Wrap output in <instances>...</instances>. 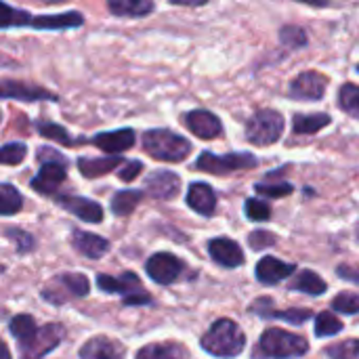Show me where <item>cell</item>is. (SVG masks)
<instances>
[{
    "label": "cell",
    "instance_id": "ab89813d",
    "mask_svg": "<svg viewBox=\"0 0 359 359\" xmlns=\"http://www.w3.org/2000/svg\"><path fill=\"white\" fill-rule=\"evenodd\" d=\"M332 307H334L337 311H341V313H347V316L359 313V294H353V292H341L339 297H334Z\"/></svg>",
    "mask_w": 359,
    "mask_h": 359
},
{
    "label": "cell",
    "instance_id": "f35d334b",
    "mask_svg": "<svg viewBox=\"0 0 359 359\" xmlns=\"http://www.w3.org/2000/svg\"><path fill=\"white\" fill-rule=\"evenodd\" d=\"M25 154H27V147L23 143H6L0 149V162L2 164H19L25 160Z\"/></svg>",
    "mask_w": 359,
    "mask_h": 359
},
{
    "label": "cell",
    "instance_id": "8992f818",
    "mask_svg": "<svg viewBox=\"0 0 359 359\" xmlns=\"http://www.w3.org/2000/svg\"><path fill=\"white\" fill-rule=\"evenodd\" d=\"M257 164H259V160L246 151L225 154V156H215L210 151H204L196 162V170H204L210 175H229V172H238V170H248Z\"/></svg>",
    "mask_w": 359,
    "mask_h": 359
},
{
    "label": "cell",
    "instance_id": "6da1fadb",
    "mask_svg": "<svg viewBox=\"0 0 359 359\" xmlns=\"http://www.w3.org/2000/svg\"><path fill=\"white\" fill-rule=\"evenodd\" d=\"M309 351V343L305 337L286 332L282 328H269L263 332L255 359H297Z\"/></svg>",
    "mask_w": 359,
    "mask_h": 359
},
{
    "label": "cell",
    "instance_id": "52a82bcc",
    "mask_svg": "<svg viewBox=\"0 0 359 359\" xmlns=\"http://www.w3.org/2000/svg\"><path fill=\"white\" fill-rule=\"evenodd\" d=\"M63 334L65 330L61 324H46L38 328V332L29 341L19 343L21 359H42L63 341Z\"/></svg>",
    "mask_w": 359,
    "mask_h": 359
},
{
    "label": "cell",
    "instance_id": "8d00e7d4",
    "mask_svg": "<svg viewBox=\"0 0 359 359\" xmlns=\"http://www.w3.org/2000/svg\"><path fill=\"white\" fill-rule=\"evenodd\" d=\"M244 212L250 221H257V223H263V221H269L271 217V208L269 204L257 200V198H248L246 204H244Z\"/></svg>",
    "mask_w": 359,
    "mask_h": 359
},
{
    "label": "cell",
    "instance_id": "60d3db41",
    "mask_svg": "<svg viewBox=\"0 0 359 359\" xmlns=\"http://www.w3.org/2000/svg\"><path fill=\"white\" fill-rule=\"evenodd\" d=\"M280 40H282L286 46L299 48V46H305V44H307V34H305V29H301V27H297V25H288V27H282Z\"/></svg>",
    "mask_w": 359,
    "mask_h": 359
},
{
    "label": "cell",
    "instance_id": "7c38bea8",
    "mask_svg": "<svg viewBox=\"0 0 359 359\" xmlns=\"http://www.w3.org/2000/svg\"><path fill=\"white\" fill-rule=\"evenodd\" d=\"M208 252H210L212 261L219 263L221 267L236 269V267L244 265V252H242V248L233 240L215 238V240L208 242Z\"/></svg>",
    "mask_w": 359,
    "mask_h": 359
},
{
    "label": "cell",
    "instance_id": "836d02e7",
    "mask_svg": "<svg viewBox=\"0 0 359 359\" xmlns=\"http://www.w3.org/2000/svg\"><path fill=\"white\" fill-rule=\"evenodd\" d=\"M339 103L343 107V111H347L349 116L359 118V86L358 84H345L339 93Z\"/></svg>",
    "mask_w": 359,
    "mask_h": 359
},
{
    "label": "cell",
    "instance_id": "ffe728a7",
    "mask_svg": "<svg viewBox=\"0 0 359 359\" xmlns=\"http://www.w3.org/2000/svg\"><path fill=\"white\" fill-rule=\"evenodd\" d=\"M65 164H42L40 172L29 181V187L38 194H53L65 181Z\"/></svg>",
    "mask_w": 359,
    "mask_h": 359
},
{
    "label": "cell",
    "instance_id": "d6986e66",
    "mask_svg": "<svg viewBox=\"0 0 359 359\" xmlns=\"http://www.w3.org/2000/svg\"><path fill=\"white\" fill-rule=\"evenodd\" d=\"M59 206L69 210L72 215H76L78 219H82L86 223H101L103 221V208L93 200L65 196V198H59Z\"/></svg>",
    "mask_w": 359,
    "mask_h": 359
},
{
    "label": "cell",
    "instance_id": "2e32d148",
    "mask_svg": "<svg viewBox=\"0 0 359 359\" xmlns=\"http://www.w3.org/2000/svg\"><path fill=\"white\" fill-rule=\"evenodd\" d=\"M90 143L111 156L126 151L128 147L135 145V130L122 128V130H111V133H99L90 139Z\"/></svg>",
    "mask_w": 359,
    "mask_h": 359
},
{
    "label": "cell",
    "instance_id": "f1b7e54d",
    "mask_svg": "<svg viewBox=\"0 0 359 359\" xmlns=\"http://www.w3.org/2000/svg\"><path fill=\"white\" fill-rule=\"evenodd\" d=\"M141 198H143V191H139V189L120 191L111 200V212L118 215V217H126V215H130L137 208V204L141 202Z\"/></svg>",
    "mask_w": 359,
    "mask_h": 359
},
{
    "label": "cell",
    "instance_id": "277c9868",
    "mask_svg": "<svg viewBox=\"0 0 359 359\" xmlns=\"http://www.w3.org/2000/svg\"><path fill=\"white\" fill-rule=\"evenodd\" d=\"M97 286L103 292L109 294H122L124 305H151L154 299L149 292L143 290L139 276L126 271L120 278H111V276H97Z\"/></svg>",
    "mask_w": 359,
    "mask_h": 359
},
{
    "label": "cell",
    "instance_id": "44dd1931",
    "mask_svg": "<svg viewBox=\"0 0 359 359\" xmlns=\"http://www.w3.org/2000/svg\"><path fill=\"white\" fill-rule=\"evenodd\" d=\"M80 359H124V349L105 337H95L80 349Z\"/></svg>",
    "mask_w": 359,
    "mask_h": 359
},
{
    "label": "cell",
    "instance_id": "d4e9b609",
    "mask_svg": "<svg viewBox=\"0 0 359 359\" xmlns=\"http://www.w3.org/2000/svg\"><path fill=\"white\" fill-rule=\"evenodd\" d=\"M189 353L179 343H154L143 347L135 359H187Z\"/></svg>",
    "mask_w": 359,
    "mask_h": 359
},
{
    "label": "cell",
    "instance_id": "d6a6232c",
    "mask_svg": "<svg viewBox=\"0 0 359 359\" xmlns=\"http://www.w3.org/2000/svg\"><path fill=\"white\" fill-rule=\"evenodd\" d=\"M343 330V322L339 318H334L332 313L324 311L316 318V334L320 339H326V337H334Z\"/></svg>",
    "mask_w": 359,
    "mask_h": 359
},
{
    "label": "cell",
    "instance_id": "4dcf8cb0",
    "mask_svg": "<svg viewBox=\"0 0 359 359\" xmlns=\"http://www.w3.org/2000/svg\"><path fill=\"white\" fill-rule=\"evenodd\" d=\"M21 204H23L21 194L11 183H2V187H0V212L4 217H8V215L21 210Z\"/></svg>",
    "mask_w": 359,
    "mask_h": 359
},
{
    "label": "cell",
    "instance_id": "603a6c76",
    "mask_svg": "<svg viewBox=\"0 0 359 359\" xmlns=\"http://www.w3.org/2000/svg\"><path fill=\"white\" fill-rule=\"evenodd\" d=\"M82 23H84V17L78 11H72V13L34 17L29 25L36 29H69V27H80Z\"/></svg>",
    "mask_w": 359,
    "mask_h": 359
},
{
    "label": "cell",
    "instance_id": "83f0119b",
    "mask_svg": "<svg viewBox=\"0 0 359 359\" xmlns=\"http://www.w3.org/2000/svg\"><path fill=\"white\" fill-rule=\"evenodd\" d=\"M107 8L118 17H145L154 11V2L149 0H111Z\"/></svg>",
    "mask_w": 359,
    "mask_h": 359
},
{
    "label": "cell",
    "instance_id": "9a60e30c",
    "mask_svg": "<svg viewBox=\"0 0 359 359\" xmlns=\"http://www.w3.org/2000/svg\"><path fill=\"white\" fill-rule=\"evenodd\" d=\"M252 313L265 318V320H284V322H290V324H305L313 313L309 309H286V311H276L273 309V301L271 299H259L252 307H250Z\"/></svg>",
    "mask_w": 359,
    "mask_h": 359
},
{
    "label": "cell",
    "instance_id": "b9f144b4",
    "mask_svg": "<svg viewBox=\"0 0 359 359\" xmlns=\"http://www.w3.org/2000/svg\"><path fill=\"white\" fill-rule=\"evenodd\" d=\"M257 191L261 196H267V198H282V196H290L294 191V187L290 183H278V185H267V183H259L257 185Z\"/></svg>",
    "mask_w": 359,
    "mask_h": 359
},
{
    "label": "cell",
    "instance_id": "7bdbcfd3",
    "mask_svg": "<svg viewBox=\"0 0 359 359\" xmlns=\"http://www.w3.org/2000/svg\"><path fill=\"white\" fill-rule=\"evenodd\" d=\"M276 242H278V238L269 231H252L248 236V246L252 250H265L269 246H276Z\"/></svg>",
    "mask_w": 359,
    "mask_h": 359
},
{
    "label": "cell",
    "instance_id": "bcb514c9",
    "mask_svg": "<svg viewBox=\"0 0 359 359\" xmlns=\"http://www.w3.org/2000/svg\"><path fill=\"white\" fill-rule=\"evenodd\" d=\"M2 359H11V355H8V349L2 345Z\"/></svg>",
    "mask_w": 359,
    "mask_h": 359
},
{
    "label": "cell",
    "instance_id": "f6af8a7d",
    "mask_svg": "<svg viewBox=\"0 0 359 359\" xmlns=\"http://www.w3.org/2000/svg\"><path fill=\"white\" fill-rule=\"evenodd\" d=\"M38 160L42 164H65V158L63 154L55 151V149H48V147H40L38 149Z\"/></svg>",
    "mask_w": 359,
    "mask_h": 359
},
{
    "label": "cell",
    "instance_id": "7a4b0ae2",
    "mask_svg": "<svg viewBox=\"0 0 359 359\" xmlns=\"http://www.w3.org/2000/svg\"><path fill=\"white\" fill-rule=\"evenodd\" d=\"M202 349L215 358H236L246 347V337L242 328L231 320H219L200 341Z\"/></svg>",
    "mask_w": 359,
    "mask_h": 359
},
{
    "label": "cell",
    "instance_id": "cb8c5ba5",
    "mask_svg": "<svg viewBox=\"0 0 359 359\" xmlns=\"http://www.w3.org/2000/svg\"><path fill=\"white\" fill-rule=\"evenodd\" d=\"M126 160L118 158V156H109V158H80L78 160V168L86 179H95L101 175H107L111 170H116L118 166H122Z\"/></svg>",
    "mask_w": 359,
    "mask_h": 359
},
{
    "label": "cell",
    "instance_id": "5b68a950",
    "mask_svg": "<svg viewBox=\"0 0 359 359\" xmlns=\"http://www.w3.org/2000/svg\"><path fill=\"white\" fill-rule=\"evenodd\" d=\"M284 133V118L276 109L257 111L246 124V139L255 145H271Z\"/></svg>",
    "mask_w": 359,
    "mask_h": 359
},
{
    "label": "cell",
    "instance_id": "1f68e13d",
    "mask_svg": "<svg viewBox=\"0 0 359 359\" xmlns=\"http://www.w3.org/2000/svg\"><path fill=\"white\" fill-rule=\"evenodd\" d=\"M0 27H11V25H17V27H21V25H29L32 23V15L29 13H25V11H17V8H13V6H8L6 2H0Z\"/></svg>",
    "mask_w": 359,
    "mask_h": 359
},
{
    "label": "cell",
    "instance_id": "30bf717a",
    "mask_svg": "<svg viewBox=\"0 0 359 359\" xmlns=\"http://www.w3.org/2000/svg\"><path fill=\"white\" fill-rule=\"evenodd\" d=\"M328 78L318 72H303L290 84V97L301 101H320L326 95Z\"/></svg>",
    "mask_w": 359,
    "mask_h": 359
},
{
    "label": "cell",
    "instance_id": "ee69618b",
    "mask_svg": "<svg viewBox=\"0 0 359 359\" xmlns=\"http://www.w3.org/2000/svg\"><path fill=\"white\" fill-rule=\"evenodd\" d=\"M143 170V164L139 162V160H126L124 164H122V168H118V175H120V179L122 181H133L139 172Z\"/></svg>",
    "mask_w": 359,
    "mask_h": 359
},
{
    "label": "cell",
    "instance_id": "e575fe53",
    "mask_svg": "<svg viewBox=\"0 0 359 359\" xmlns=\"http://www.w3.org/2000/svg\"><path fill=\"white\" fill-rule=\"evenodd\" d=\"M36 128H38V133H40L42 137L53 139V141H59V143H63V145H76V143H78V141H74V139L67 135L65 128H61V126H57V124H53V122H38Z\"/></svg>",
    "mask_w": 359,
    "mask_h": 359
},
{
    "label": "cell",
    "instance_id": "7dc6e473",
    "mask_svg": "<svg viewBox=\"0 0 359 359\" xmlns=\"http://www.w3.org/2000/svg\"><path fill=\"white\" fill-rule=\"evenodd\" d=\"M358 72H359V65H358Z\"/></svg>",
    "mask_w": 359,
    "mask_h": 359
},
{
    "label": "cell",
    "instance_id": "8fae6325",
    "mask_svg": "<svg viewBox=\"0 0 359 359\" xmlns=\"http://www.w3.org/2000/svg\"><path fill=\"white\" fill-rule=\"evenodd\" d=\"M183 124L194 133L198 135L200 139H217L221 137L223 133V124L221 120L210 114V111H204V109H194L189 114L183 116Z\"/></svg>",
    "mask_w": 359,
    "mask_h": 359
},
{
    "label": "cell",
    "instance_id": "7402d4cb",
    "mask_svg": "<svg viewBox=\"0 0 359 359\" xmlns=\"http://www.w3.org/2000/svg\"><path fill=\"white\" fill-rule=\"evenodd\" d=\"M72 244H74V248L80 255H84L88 259H101L109 250V242L107 240H103L101 236L88 233V231H80V229L74 231Z\"/></svg>",
    "mask_w": 359,
    "mask_h": 359
},
{
    "label": "cell",
    "instance_id": "d590c367",
    "mask_svg": "<svg viewBox=\"0 0 359 359\" xmlns=\"http://www.w3.org/2000/svg\"><path fill=\"white\" fill-rule=\"evenodd\" d=\"M326 353L330 359H359V339L343 341L334 347H328Z\"/></svg>",
    "mask_w": 359,
    "mask_h": 359
},
{
    "label": "cell",
    "instance_id": "5bb4252c",
    "mask_svg": "<svg viewBox=\"0 0 359 359\" xmlns=\"http://www.w3.org/2000/svg\"><path fill=\"white\" fill-rule=\"evenodd\" d=\"M2 97L27 101V103H32V101H57V95H53L50 90H44L42 86L25 84V82H13V80H4Z\"/></svg>",
    "mask_w": 359,
    "mask_h": 359
},
{
    "label": "cell",
    "instance_id": "3957f363",
    "mask_svg": "<svg viewBox=\"0 0 359 359\" xmlns=\"http://www.w3.org/2000/svg\"><path fill=\"white\" fill-rule=\"evenodd\" d=\"M143 147L151 158L162 162H181L191 151V143L185 137H179L177 133L164 128L147 130L143 135Z\"/></svg>",
    "mask_w": 359,
    "mask_h": 359
},
{
    "label": "cell",
    "instance_id": "74e56055",
    "mask_svg": "<svg viewBox=\"0 0 359 359\" xmlns=\"http://www.w3.org/2000/svg\"><path fill=\"white\" fill-rule=\"evenodd\" d=\"M6 238L11 240V242H15V246H17V250L21 252V255H27L34 246H36V242H34V238L29 236V233H25L23 229H17V227H6Z\"/></svg>",
    "mask_w": 359,
    "mask_h": 359
},
{
    "label": "cell",
    "instance_id": "ac0fdd59",
    "mask_svg": "<svg viewBox=\"0 0 359 359\" xmlns=\"http://www.w3.org/2000/svg\"><path fill=\"white\" fill-rule=\"evenodd\" d=\"M187 204L189 208H194L198 215L202 217H210L215 215V208H217V194L212 191L210 185L206 183H191L189 189H187Z\"/></svg>",
    "mask_w": 359,
    "mask_h": 359
},
{
    "label": "cell",
    "instance_id": "ba28073f",
    "mask_svg": "<svg viewBox=\"0 0 359 359\" xmlns=\"http://www.w3.org/2000/svg\"><path fill=\"white\" fill-rule=\"evenodd\" d=\"M88 278L82 273H63L59 278H55L42 292V297L46 301H50L53 305H63L67 297H86L88 294Z\"/></svg>",
    "mask_w": 359,
    "mask_h": 359
},
{
    "label": "cell",
    "instance_id": "4fadbf2b",
    "mask_svg": "<svg viewBox=\"0 0 359 359\" xmlns=\"http://www.w3.org/2000/svg\"><path fill=\"white\" fill-rule=\"evenodd\" d=\"M147 194L156 200H172L181 191V179L170 170H158L145 181Z\"/></svg>",
    "mask_w": 359,
    "mask_h": 359
},
{
    "label": "cell",
    "instance_id": "f546056e",
    "mask_svg": "<svg viewBox=\"0 0 359 359\" xmlns=\"http://www.w3.org/2000/svg\"><path fill=\"white\" fill-rule=\"evenodd\" d=\"M8 330L15 337V341L25 343L38 332V326H36V320L32 316H15L8 324Z\"/></svg>",
    "mask_w": 359,
    "mask_h": 359
},
{
    "label": "cell",
    "instance_id": "e0dca14e",
    "mask_svg": "<svg viewBox=\"0 0 359 359\" xmlns=\"http://www.w3.org/2000/svg\"><path fill=\"white\" fill-rule=\"evenodd\" d=\"M294 269H297L294 265L284 263L276 257H263L257 265V280L273 286V284H280L282 280L290 278L294 273Z\"/></svg>",
    "mask_w": 359,
    "mask_h": 359
},
{
    "label": "cell",
    "instance_id": "4316f807",
    "mask_svg": "<svg viewBox=\"0 0 359 359\" xmlns=\"http://www.w3.org/2000/svg\"><path fill=\"white\" fill-rule=\"evenodd\" d=\"M332 118L328 114H297L292 120V128L297 135H313L326 126H330Z\"/></svg>",
    "mask_w": 359,
    "mask_h": 359
},
{
    "label": "cell",
    "instance_id": "9c48e42d",
    "mask_svg": "<svg viewBox=\"0 0 359 359\" xmlns=\"http://www.w3.org/2000/svg\"><path fill=\"white\" fill-rule=\"evenodd\" d=\"M145 269H147V276L154 282H158L162 286H168V284H172V282L179 280V276L183 273L185 267H183V263L175 255H170V252H158V255H154L147 261Z\"/></svg>",
    "mask_w": 359,
    "mask_h": 359
},
{
    "label": "cell",
    "instance_id": "484cf974",
    "mask_svg": "<svg viewBox=\"0 0 359 359\" xmlns=\"http://www.w3.org/2000/svg\"><path fill=\"white\" fill-rule=\"evenodd\" d=\"M288 288H290V290L305 292V294H311V297H320V294H324V292L328 290L326 282H324L318 273H313V271H309V269L299 271L297 278L290 282Z\"/></svg>",
    "mask_w": 359,
    "mask_h": 359
}]
</instances>
